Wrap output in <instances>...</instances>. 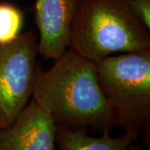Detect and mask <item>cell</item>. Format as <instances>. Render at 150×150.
<instances>
[{
    "label": "cell",
    "mask_w": 150,
    "mask_h": 150,
    "mask_svg": "<svg viewBox=\"0 0 150 150\" xmlns=\"http://www.w3.org/2000/svg\"><path fill=\"white\" fill-rule=\"evenodd\" d=\"M32 96L57 126L115 125V114L99 86L95 63L70 49L54 59L48 71L38 69Z\"/></svg>",
    "instance_id": "obj_1"
},
{
    "label": "cell",
    "mask_w": 150,
    "mask_h": 150,
    "mask_svg": "<svg viewBox=\"0 0 150 150\" xmlns=\"http://www.w3.org/2000/svg\"><path fill=\"white\" fill-rule=\"evenodd\" d=\"M69 48L95 63L116 53L150 49L149 30L128 0H79Z\"/></svg>",
    "instance_id": "obj_2"
},
{
    "label": "cell",
    "mask_w": 150,
    "mask_h": 150,
    "mask_svg": "<svg viewBox=\"0 0 150 150\" xmlns=\"http://www.w3.org/2000/svg\"><path fill=\"white\" fill-rule=\"evenodd\" d=\"M99 86L115 125L139 134L150 121V49L110 55L95 62Z\"/></svg>",
    "instance_id": "obj_3"
},
{
    "label": "cell",
    "mask_w": 150,
    "mask_h": 150,
    "mask_svg": "<svg viewBox=\"0 0 150 150\" xmlns=\"http://www.w3.org/2000/svg\"><path fill=\"white\" fill-rule=\"evenodd\" d=\"M37 35L22 33L0 44V130L10 125L32 96L37 72Z\"/></svg>",
    "instance_id": "obj_4"
},
{
    "label": "cell",
    "mask_w": 150,
    "mask_h": 150,
    "mask_svg": "<svg viewBox=\"0 0 150 150\" xmlns=\"http://www.w3.org/2000/svg\"><path fill=\"white\" fill-rule=\"evenodd\" d=\"M57 124L32 100L16 119L0 130V150H56Z\"/></svg>",
    "instance_id": "obj_5"
},
{
    "label": "cell",
    "mask_w": 150,
    "mask_h": 150,
    "mask_svg": "<svg viewBox=\"0 0 150 150\" xmlns=\"http://www.w3.org/2000/svg\"><path fill=\"white\" fill-rule=\"evenodd\" d=\"M79 0H36L38 50L44 59H56L69 46L73 20Z\"/></svg>",
    "instance_id": "obj_6"
},
{
    "label": "cell",
    "mask_w": 150,
    "mask_h": 150,
    "mask_svg": "<svg viewBox=\"0 0 150 150\" xmlns=\"http://www.w3.org/2000/svg\"><path fill=\"white\" fill-rule=\"evenodd\" d=\"M139 134L128 131L116 138L109 134L108 127H103L100 137L87 134L85 128L72 129L57 126L56 144L59 150H127L128 147L138 139Z\"/></svg>",
    "instance_id": "obj_7"
},
{
    "label": "cell",
    "mask_w": 150,
    "mask_h": 150,
    "mask_svg": "<svg viewBox=\"0 0 150 150\" xmlns=\"http://www.w3.org/2000/svg\"><path fill=\"white\" fill-rule=\"evenodd\" d=\"M23 13L10 3H0V44L12 43L21 34Z\"/></svg>",
    "instance_id": "obj_8"
},
{
    "label": "cell",
    "mask_w": 150,
    "mask_h": 150,
    "mask_svg": "<svg viewBox=\"0 0 150 150\" xmlns=\"http://www.w3.org/2000/svg\"><path fill=\"white\" fill-rule=\"evenodd\" d=\"M128 3L139 21L150 30V0H128Z\"/></svg>",
    "instance_id": "obj_9"
},
{
    "label": "cell",
    "mask_w": 150,
    "mask_h": 150,
    "mask_svg": "<svg viewBox=\"0 0 150 150\" xmlns=\"http://www.w3.org/2000/svg\"><path fill=\"white\" fill-rule=\"evenodd\" d=\"M127 150H144V149L140 147L139 145L134 144V143H133V144H131L129 145V147H128Z\"/></svg>",
    "instance_id": "obj_10"
}]
</instances>
